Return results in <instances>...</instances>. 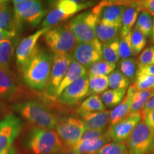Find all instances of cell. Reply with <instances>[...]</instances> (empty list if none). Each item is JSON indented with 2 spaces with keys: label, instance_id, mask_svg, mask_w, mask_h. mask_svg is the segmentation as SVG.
I'll use <instances>...</instances> for the list:
<instances>
[{
  "label": "cell",
  "instance_id": "1",
  "mask_svg": "<svg viewBox=\"0 0 154 154\" xmlns=\"http://www.w3.org/2000/svg\"><path fill=\"white\" fill-rule=\"evenodd\" d=\"M53 59V54L38 46L33 54L21 67L25 84L37 91L47 87L51 74Z\"/></svg>",
  "mask_w": 154,
  "mask_h": 154
},
{
  "label": "cell",
  "instance_id": "2",
  "mask_svg": "<svg viewBox=\"0 0 154 154\" xmlns=\"http://www.w3.org/2000/svg\"><path fill=\"white\" fill-rule=\"evenodd\" d=\"M13 109L23 119L38 128L53 130L56 128L59 121L47 106L35 100L19 102L13 106Z\"/></svg>",
  "mask_w": 154,
  "mask_h": 154
},
{
  "label": "cell",
  "instance_id": "3",
  "mask_svg": "<svg viewBox=\"0 0 154 154\" xmlns=\"http://www.w3.org/2000/svg\"><path fill=\"white\" fill-rule=\"evenodd\" d=\"M25 146L33 154H58L64 148L57 132L38 127L29 131Z\"/></svg>",
  "mask_w": 154,
  "mask_h": 154
},
{
  "label": "cell",
  "instance_id": "4",
  "mask_svg": "<svg viewBox=\"0 0 154 154\" xmlns=\"http://www.w3.org/2000/svg\"><path fill=\"white\" fill-rule=\"evenodd\" d=\"M43 36L46 44L54 54H72L78 44L68 25L51 27Z\"/></svg>",
  "mask_w": 154,
  "mask_h": 154
},
{
  "label": "cell",
  "instance_id": "5",
  "mask_svg": "<svg viewBox=\"0 0 154 154\" xmlns=\"http://www.w3.org/2000/svg\"><path fill=\"white\" fill-rule=\"evenodd\" d=\"M90 3L81 2L74 0H59L56 2L45 18L42 21L41 26L44 27H53L63 21L73 18L81 11L87 8Z\"/></svg>",
  "mask_w": 154,
  "mask_h": 154
},
{
  "label": "cell",
  "instance_id": "6",
  "mask_svg": "<svg viewBox=\"0 0 154 154\" xmlns=\"http://www.w3.org/2000/svg\"><path fill=\"white\" fill-rule=\"evenodd\" d=\"M99 17L93 10L82 11L72 18L68 26L78 44L92 41L96 36Z\"/></svg>",
  "mask_w": 154,
  "mask_h": 154
},
{
  "label": "cell",
  "instance_id": "7",
  "mask_svg": "<svg viewBox=\"0 0 154 154\" xmlns=\"http://www.w3.org/2000/svg\"><path fill=\"white\" fill-rule=\"evenodd\" d=\"M128 154H147L154 152V132L141 121L127 140Z\"/></svg>",
  "mask_w": 154,
  "mask_h": 154
},
{
  "label": "cell",
  "instance_id": "8",
  "mask_svg": "<svg viewBox=\"0 0 154 154\" xmlns=\"http://www.w3.org/2000/svg\"><path fill=\"white\" fill-rule=\"evenodd\" d=\"M56 130L63 145L73 148L79 142L86 128L81 119L69 117L58 121Z\"/></svg>",
  "mask_w": 154,
  "mask_h": 154
},
{
  "label": "cell",
  "instance_id": "9",
  "mask_svg": "<svg viewBox=\"0 0 154 154\" xmlns=\"http://www.w3.org/2000/svg\"><path fill=\"white\" fill-rule=\"evenodd\" d=\"M22 128L21 119L12 113L6 116L0 121V154H6L12 148Z\"/></svg>",
  "mask_w": 154,
  "mask_h": 154
},
{
  "label": "cell",
  "instance_id": "10",
  "mask_svg": "<svg viewBox=\"0 0 154 154\" xmlns=\"http://www.w3.org/2000/svg\"><path fill=\"white\" fill-rule=\"evenodd\" d=\"M72 57L74 61L87 69L103 59L102 44L96 38L92 41L77 44L72 53Z\"/></svg>",
  "mask_w": 154,
  "mask_h": 154
},
{
  "label": "cell",
  "instance_id": "11",
  "mask_svg": "<svg viewBox=\"0 0 154 154\" xmlns=\"http://www.w3.org/2000/svg\"><path fill=\"white\" fill-rule=\"evenodd\" d=\"M73 61L72 54H54L52 67L47 86V93L51 98H56V91L63 80Z\"/></svg>",
  "mask_w": 154,
  "mask_h": 154
},
{
  "label": "cell",
  "instance_id": "12",
  "mask_svg": "<svg viewBox=\"0 0 154 154\" xmlns=\"http://www.w3.org/2000/svg\"><path fill=\"white\" fill-rule=\"evenodd\" d=\"M121 1H103L92 9L99 17V21L121 27V19L126 9Z\"/></svg>",
  "mask_w": 154,
  "mask_h": 154
},
{
  "label": "cell",
  "instance_id": "13",
  "mask_svg": "<svg viewBox=\"0 0 154 154\" xmlns=\"http://www.w3.org/2000/svg\"><path fill=\"white\" fill-rule=\"evenodd\" d=\"M89 95L88 76L85 75L69 86L58 97L59 101L65 105L78 104Z\"/></svg>",
  "mask_w": 154,
  "mask_h": 154
},
{
  "label": "cell",
  "instance_id": "14",
  "mask_svg": "<svg viewBox=\"0 0 154 154\" xmlns=\"http://www.w3.org/2000/svg\"><path fill=\"white\" fill-rule=\"evenodd\" d=\"M142 119L141 111L131 113L114 126H109L111 139L116 143L126 141L136 126L142 121Z\"/></svg>",
  "mask_w": 154,
  "mask_h": 154
},
{
  "label": "cell",
  "instance_id": "15",
  "mask_svg": "<svg viewBox=\"0 0 154 154\" xmlns=\"http://www.w3.org/2000/svg\"><path fill=\"white\" fill-rule=\"evenodd\" d=\"M51 27H44L36 31L34 34L26 36L21 40L16 49V61L17 65L22 67L29 57L33 54L36 48L37 42L42 36H43L46 32Z\"/></svg>",
  "mask_w": 154,
  "mask_h": 154
},
{
  "label": "cell",
  "instance_id": "16",
  "mask_svg": "<svg viewBox=\"0 0 154 154\" xmlns=\"http://www.w3.org/2000/svg\"><path fill=\"white\" fill-rule=\"evenodd\" d=\"M136 91V90L134 84L130 86L127 89L124 99L119 105H117L110 111V121H109L110 126H113L118 124L125 117L130 114L133 98H134V94Z\"/></svg>",
  "mask_w": 154,
  "mask_h": 154
},
{
  "label": "cell",
  "instance_id": "17",
  "mask_svg": "<svg viewBox=\"0 0 154 154\" xmlns=\"http://www.w3.org/2000/svg\"><path fill=\"white\" fill-rule=\"evenodd\" d=\"M110 111L105 110L99 112L80 113L86 130L105 129L110 121Z\"/></svg>",
  "mask_w": 154,
  "mask_h": 154
},
{
  "label": "cell",
  "instance_id": "18",
  "mask_svg": "<svg viewBox=\"0 0 154 154\" xmlns=\"http://www.w3.org/2000/svg\"><path fill=\"white\" fill-rule=\"evenodd\" d=\"M18 91V86L10 70L0 66V99L11 101Z\"/></svg>",
  "mask_w": 154,
  "mask_h": 154
},
{
  "label": "cell",
  "instance_id": "19",
  "mask_svg": "<svg viewBox=\"0 0 154 154\" xmlns=\"http://www.w3.org/2000/svg\"><path fill=\"white\" fill-rule=\"evenodd\" d=\"M111 140L110 128H107L104 134L101 137L84 142H79L72 149L82 154L97 153L99 150Z\"/></svg>",
  "mask_w": 154,
  "mask_h": 154
},
{
  "label": "cell",
  "instance_id": "20",
  "mask_svg": "<svg viewBox=\"0 0 154 154\" xmlns=\"http://www.w3.org/2000/svg\"><path fill=\"white\" fill-rule=\"evenodd\" d=\"M86 73H87V70L85 67H84L82 65H81L80 63L76 62V61L73 59L66 75L63 77V80L61 81L59 87L57 89L56 98L59 97L69 86H70L73 83L76 82L77 80L86 75Z\"/></svg>",
  "mask_w": 154,
  "mask_h": 154
},
{
  "label": "cell",
  "instance_id": "21",
  "mask_svg": "<svg viewBox=\"0 0 154 154\" xmlns=\"http://www.w3.org/2000/svg\"><path fill=\"white\" fill-rule=\"evenodd\" d=\"M121 27L116 25L108 24L99 21L96 25V36L101 44L112 41L118 37Z\"/></svg>",
  "mask_w": 154,
  "mask_h": 154
},
{
  "label": "cell",
  "instance_id": "22",
  "mask_svg": "<svg viewBox=\"0 0 154 154\" xmlns=\"http://www.w3.org/2000/svg\"><path fill=\"white\" fill-rule=\"evenodd\" d=\"M47 14V11L44 9L42 2L34 0L32 7L25 15L24 22L35 27L42 22Z\"/></svg>",
  "mask_w": 154,
  "mask_h": 154
},
{
  "label": "cell",
  "instance_id": "23",
  "mask_svg": "<svg viewBox=\"0 0 154 154\" xmlns=\"http://www.w3.org/2000/svg\"><path fill=\"white\" fill-rule=\"evenodd\" d=\"M140 11L131 7H126L124 11L120 29L121 37L128 35L131 32L132 29L136 24Z\"/></svg>",
  "mask_w": 154,
  "mask_h": 154
},
{
  "label": "cell",
  "instance_id": "24",
  "mask_svg": "<svg viewBox=\"0 0 154 154\" xmlns=\"http://www.w3.org/2000/svg\"><path fill=\"white\" fill-rule=\"evenodd\" d=\"M33 3L34 0H14L12 2L13 9H14V26L17 32V30L22 28L25 15L32 7Z\"/></svg>",
  "mask_w": 154,
  "mask_h": 154
},
{
  "label": "cell",
  "instance_id": "25",
  "mask_svg": "<svg viewBox=\"0 0 154 154\" xmlns=\"http://www.w3.org/2000/svg\"><path fill=\"white\" fill-rule=\"evenodd\" d=\"M16 31L14 26V9L9 1H6L0 7V31ZM17 32V31H16Z\"/></svg>",
  "mask_w": 154,
  "mask_h": 154
},
{
  "label": "cell",
  "instance_id": "26",
  "mask_svg": "<svg viewBox=\"0 0 154 154\" xmlns=\"http://www.w3.org/2000/svg\"><path fill=\"white\" fill-rule=\"evenodd\" d=\"M106 110L99 95H91L80 103L78 112H99Z\"/></svg>",
  "mask_w": 154,
  "mask_h": 154
},
{
  "label": "cell",
  "instance_id": "27",
  "mask_svg": "<svg viewBox=\"0 0 154 154\" xmlns=\"http://www.w3.org/2000/svg\"><path fill=\"white\" fill-rule=\"evenodd\" d=\"M119 38L117 37L107 43L102 44V54L103 60L111 63L118 62L119 59Z\"/></svg>",
  "mask_w": 154,
  "mask_h": 154
},
{
  "label": "cell",
  "instance_id": "28",
  "mask_svg": "<svg viewBox=\"0 0 154 154\" xmlns=\"http://www.w3.org/2000/svg\"><path fill=\"white\" fill-rule=\"evenodd\" d=\"M12 38H8L0 42V66L9 70H10L9 66L14 49Z\"/></svg>",
  "mask_w": 154,
  "mask_h": 154
},
{
  "label": "cell",
  "instance_id": "29",
  "mask_svg": "<svg viewBox=\"0 0 154 154\" xmlns=\"http://www.w3.org/2000/svg\"><path fill=\"white\" fill-rule=\"evenodd\" d=\"M127 89H109L101 95L103 104L107 108H114L121 103L126 95Z\"/></svg>",
  "mask_w": 154,
  "mask_h": 154
},
{
  "label": "cell",
  "instance_id": "30",
  "mask_svg": "<svg viewBox=\"0 0 154 154\" xmlns=\"http://www.w3.org/2000/svg\"><path fill=\"white\" fill-rule=\"evenodd\" d=\"M153 96L154 90L135 91L130 113L141 111L147 102Z\"/></svg>",
  "mask_w": 154,
  "mask_h": 154
},
{
  "label": "cell",
  "instance_id": "31",
  "mask_svg": "<svg viewBox=\"0 0 154 154\" xmlns=\"http://www.w3.org/2000/svg\"><path fill=\"white\" fill-rule=\"evenodd\" d=\"M89 94L99 95L105 92L109 87V79L106 76H88Z\"/></svg>",
  "mask_w": 154,
  "mask_h": 154
},
{
  "label": "cell",
  "instance_id": "32",
  "mask_svg": "<svg viewBox=\"0 0 154 154\" xmlns=\"http://www.w3.org/2000/svg\"><path fill=\"white\" fill-rule=\"evenodd\" d=\"M116 64L107 62L101 59L94 63L88 68V76H108L111 72L115 70Z\"/></svg>",
  "mask_w": 154,
  "mask_h": 154
},
{
  "label": "cell",
  "instance_id": "33",
  "mask_svg": "<svg viewBox=\"0 0 154 154\" xmlns=\"http://www.w3.org/2000/svg\"><path fill=\"white\" fill-rule=\"evenodd\" d=\"M108 79L109 86L111 89H128L129 87L131 81L118 69L111 72L108 76Z\"/></svg>",
  "mask_w": 154,
  "mask_h": 154
},
{
  "label": "cell",
  "instance_id": "34",
  "mask_svg": "<svg viewBox=\"0 0 154 154\" xmlns=\"http://www.w3.org/2000/svg\"><path fill=\"white\" fill-rule=\"evenodd\" d=\"M152 21L153 17L151 14L140 11L135 24V28L143 33L146 37H149L151 35Z\"/></svg>",
  "mask_w": 154,
  "mask_h": 154
},
{
  "label": "cell",
  "instance_id": "35",
  "mask_svg": "<svg viewBox=\"0 0 154 154\" xmlns=\"http://www.w3.org/2000/svg\"><path fill=\"white\" fill-rule=\"evenodd\" d=\"M137 67V61L134 58L121 59L119 63V71L130 81L136 79Z\"/></svg>",
  "mask_w": 154,
  "mask_h": 154
},
{
  "label": "cell",
  "instance_id": "36",
  "mask_svg": "<svg viewBox=\"0 0 154 154\" xmlns=\"http://www.w3.org/2000/svg\"><path fill=\"white\" fill-rule=\"evenodd\" d=\"M131 41L134 56L139 55L147 43V37L137 29L134 28L131 34Z\"/></svg>",
  "mask_w": 154,
  "mask_h": 154
},
{
  "label": "cell",
  "instance_id": "37",
  "mask_svg": "<svg viewBox=\"0 0 154 154\" xmlns=\"http://www.w3.org/2000/svg\"><path fill=\"white\" fill-rule=\"evenodd\" d=\"M134 86L136 91L154 90V76L137 73Z\"/></svg>",
  "mask_w": 154,
  "mask_h": 154
},
{
  "label": "cell",
  "instance_id": "38",
  "mask_svg": "<svg viewBox=\"0 0 154 154\" xmlns=\"http://www.w3.org/2000/svg\"><path fill=\"white\" fill-rule=\"evenodd\" d=\"M125 7H131L140 11H143L154 17V0L140 1H122Z\"/></svg>",
  "mask_w": 154,
  "mask_h": 154
},
{
  "label": "cell",
  "instance_id": "39",
  "mask_svg": "<svg viewBox=\"0 0 154 154\" xmlns=\"http://www.w3.org/2000/svg\"><path fill=\"white\" fill-rule=\"evenodd\" d=\"M97 154H128L126 142H109L101 148Z\"/></svg>",
  "mask_w": 154,
  "mask_h": 154
},
{
  "label": "cell",
  "instance_id": "40",
  "mask_svg": "<svg viewBox=\"0 0 154 154\" xmlns=\"http://www.w3.org/2000/svg\"><path fill=\"white\" fill-rule=\"evenodd\" d=\"M138 68L154 65V46H149L144 49L137 59Z\"/></svg>",
  "mask_w": 154,
  "mask_h": 154
},
{
  "label": "cell",
  "instance_id": "41",
  "mask_svg": "<svg viewBox=\"0 0 154 154\" xmlns=\"http://www.w3.org/2000/svg\"><path fill=\"white\" fill-rule=\"evenodd\" d=\"M131 32L128 35L122 36L119 39V57L121 59H129L132 55H134L131 41Z\"/></svg>",
  "mask_w": 154,
  "mask_h": 154
},
{
  "label": "cell",
  "instance_id": "42",
  "mask_svg": "<svg viewBox=\"0 0 154 154\" xmlns=\"http://www.w3.org/2000/svg\"><path fill=\"white\" fill-rule=\"evenodd\" d=\"M106 129H92V130H86L84 134L82 135V137L79 140V142H84L86 140H89L92 139H95L101 137L104 134Z\"/></svg>",
  "mask_w": 154,
  "mask_h": 154
},
{
  "label": "cell",
  "instance_id": "43",
  "mask_svg": "<svg viewBox=\"0 0 154 154\" xmlns=\"http://www.w3.org/2000/svg\"><path fill=\"white\" fill-rule=\"evenodd\" d=\"M143 121L154 132V111H149L143 116Z\"/></svg>",
  "mask_w": 154,
  "mask_h": 154
},
{
  "label": "cell",
  "instance_id": "44",
  "mask_svg": "<svg viewBox=\"0 0 154 154\" xmlns=\"http://www.w3.org/2000/svg\"><path fill=\"white\" fill-rule=\"evenodd\" d=\"M17 34L16 31H0V42L8 38H14Z\"/></svg>",
  "mask_w": 154,
  "mask_h": 154
},
{
  "label": "cell",
  "instance_id": "45",
  "mask_svg": "<svg viewBox=\"0 0 154 154\" xmlns=\"http://www.w3.org/2000/svg\"><path fill=\"white\" fill-rule=\"evenodd\" d=\"M151 111H154V96L152 97L151 99L147 102V103H146L145 106H144L143 109H142V115L143 116L144 114H146V113Z\"/></svg>",
  "mask_w": 154,
  "mask_h": 154
},
{
  "label": "cell",
  "instance_id": "46",
  "mask_svg": "<svg viewBox=\"0 0 154 154\" xmlns=\"http://www.w3.org/2000/svg\"><path fill=\"white\" fill-rule=\"evenodd\" d=\"M137 73H139V74H146L151 75V76H154V65H152V66H145L142 67V68H138ZM136 73V74H137Z\"/></svg>",
  "mask_w": 154,
  "mask_h": 154
},
{
  "label": "cell",
  "instance_id": "47",
  "mask_svg": "<svg viewBox=\"0 0 154 154\" xmlns=\"http://www.w3.org/2000/svg\"><path fill=\"white\" fill-rule=\"evenodd\" d=\"M58 154H82L79 153L78 151H76V150L72 149V148H67L64 147L62 149V151L59 152Z\"/></svg>",
  "mask_w": 154,
  "mask_h": 154
},
{
  "label": "cell",
  "instance_id": "48",
  "mask_svg": "<svg viewBox=\"0 0 154 154\" xmlns=\"http://www.w3.org/2000/svg\"><path fill=\"white\" fill-rule=\"evenodd\" d=\"M151 41L154 44V17L153 18V21H152V30H151Z\"/></svg>",
  "mask_w": 154,
  "mask_h": 154
},
{
  "label": "cell",
  "instance_id": "49",
  "mask_svg": "<svg viewBox=\"0 0 154 154\" xmlns=\"http://www.w3.org/2000/svg\"><path fill=\"white\" fill-rule=\"evenodd\" d=\"M6 154H18V153H17L16 149L14 147H12Z\"/></svg>",
  "mask_w": 154,
  "mask_h": 154
},
{
  "label": "cell",
  "instance_id": "50",
  "mask_svg": "<svg viewBox=\"0 0 154 154\" xmlns=\"http://www.w3.org/2000/svg\"><path fill=\"white\" fill-rule=\"evenodd\" d=\"M5 2L6 1H5V0H0V7H1L4 4H5Z\"/></svg>",
  "mask_w": 154,
  "mask_h": 154
},
{
  "label": "cell",
  "instance_id": "51",
  "mask_svg": "<svg viewBox=\"0 0 154 154\" xmlns=\"http://www.w3.org/2000/svg\"><path fill=\"white\" fill-rule=\"evenodd\" d=\"M92 154H97V153H92Z\"/></svg>",
  "mask_w": 154,
  "mask_h": 154
},
{
  "label": "cell",
  "instance_id": "52",
  "mask_svg": "<svg viewBox=\"0 0 154 154\" xmlns=\"http://www.w3.org/2000/svg\"><path fill=\"white\" fill-rule=\"evenodd\" d=\"M152 154H154V153H152Z\"/></svg>",
  "mask_w": 154,
  "mask_h": 154
}]
</instances>
